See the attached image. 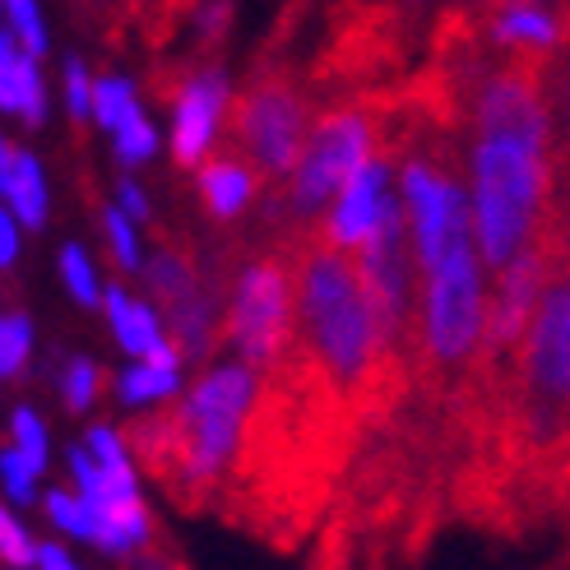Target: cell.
I'll return each mask as SVG.
<instances>
[{"label":"cell","mask_w":570,"mask_h":570,"mask_svg":"<svg viewBox=\"0 0 570 570\" xmlns=\"http://www.w3.org/2000/svg\"><path fill=\"white\" fill-rule=\"evenodd\" d=\"M469 233L488 269L552 233V111L529 61L492 75L473 102Z\"/></svg>","instance_id":"obj_1"},{"label":"cell","mask_w":570,"mask_h":570,"mask_svg":"<svg viewBox=\"0 0 570 570\" xmlns=\"http://www.w3.org/2000/svg\"><path fill=\"white\" fill-rule=\"evenodd\" d=\"M255 394H261V376L250 366L242 362L214 366L209 376H199V385L186 394L177 413L158 422H139L135 445L149 460V469H158L190 501L233 464L246 417L255 409Z\"/></svg>","instance_id":"obj_2"},{"label":"cell","mask_w":570,"mask_h":570,"mask_svg":"<svg viewBox=\"0 0 570 570\" xmlns=\"http://www.w3.org/2000/svg\"><path fill=\"white\" fill-rule=\"evenodd\" d=\"M293 321L306 357L321 366L334 394H357L381 372V344L372 325V306L344 250L316 246L297 269Z\"/></svg>","instance_id":"obj_3"},{"label":"cell","mask_w":570,"mask_h":570,"mask_svg":"<svg viewBox=\"0 0 570 570\" xmlns=\"http://www.w3.org/2000/svg\"><path fill=\"white\" fill-rule=\"evenodd\" d=\"M422 274V353L436 366H464L478 353L482 311H488V278L473 250V233L454 237L441 261Z\"/></svg>","instance_id":"obj_4"},{"label":"cell","mask_w":570,"mask_h":570,"mask_svg":"<svg viewBox=\"0 0 570 570\" xmlns=\"http://www.w3.org/2000/svg\"><path fill=\"white\" fill-rule=\"evenodd\" d=\"M520 376H524V432L538 445H557L566 436V385H570V293L566 278H552L538 297L529 330L520 338Z\"/></svg>","instance_id":"obj_5"},{"label":"cell","mask_w":570,"mask_h":570,"mask_svg":"<svg viewBox=\"0 0 570 570\" xmlns=\"http://www.w3.org/2000/svg\"><path fill=\"white\" fill-rule=\"evenodd\" d=\"M293 334V278L278 261H255L237 278L233 311H227V338L250 372H269L283 357Z\"/></svg>","instance_id":"obj_6"},{"label":"cell","mask_w":570,"mask_h":570,"mask_svg":"<svg viewBox=\"0 0 570 570\" xmlns=\"http://www.w3.org/2000/svg\"><path fill=\"white\" fill-rule=\"evenodd\" d=\"M376 130L362 111H334L316 130H306V145L293 163V209L316 214L338 195L357 167L372 158Z\"/></svg>","instance_id":"obj_7"},{"label":"cell","mask_w":570,"mask_h":570,"mask_svg":"<svg viewBox=\"0 0 570 570\" xmlns=\"http://www.w3.org/2000/svg\"><path fill=\"white\" fill-rule=\"evenodd\" d=\"M552 278H557V237L552 233L529 242L515 261L501 265V283L488 297V311H482V338H478V348H488V362H505L520 348L533 306H538V297H543V288Z\"/></svg>","instance_id":"obj_8"},{"label":"cell","mask_w":570,"mask_h":570,"mask_svg":"<svg viewBox=\"0 0 570 570\" xmlns=\"http://www.w3.org/2000/svg\"><path fill=\"white\" fill-rule=\"evenodd\" d=\"M404 223H409V250L422 269H432L454 237L469 233V195L450 173L432 163L404 167Z\"/></svg>","instance_id":"obj_9"},{"label":"cell","mask_w":570,"mask_h":570,"mask_svg":"<svg viewBox=\"0 0 570 570\" xmlns=\"http://www.w3.org/2000/svg\"><path fill=\"white\" fill-rule=\"evenodd\" d=\"M237 135L246 139L250 158L265 173H293V163L306 145V102L288 79H261L242 98Z\"/></svg>","instance_id":"obj_10"},{"label":"cell","mask_w":570,"mask_h":570,"mask_svg":"<svg viewBox=\"0 0 570 570\" xmlns=\"http://www.w3.org/2000/svg\"><path fill=\"white\" fill-rule=\"evenodd\" d=\"M385 186H390V167L381 158H366L357 173L338 186L330 223H325V246L330 250H357L366 242V233H372V223H376L381 199H385Z\"/></svg>","instance_id":"obj_11"},{"label":"cell","mask_w":570,"mask_h":570,"mask_svg":"<svg viewBox=\"0 0 570 570\" xmlns=\"http://www.w3.org/2000/svg\"><path fill=\"white\" fill-rule=\"evenodd\" d=\"M227 107V79L218 70L195 75L181 98H177V121H173V154L181 167H195L209 154L214 135H218V117Z\"/></svg>","instance_id":"obj_12"},{"label":"cell","mask_w":570,"mask_h":570,"mask_svg":"<svg viewBox=\"0 0 570 570\" xmlns=\"http://www.w3.org/2000/svg\"><path fill=\"white\" fill-rule=\"evenodd\" d=\"M0 107L38 126L47 117V94L38 79V61L10 33H0Z\"/></svg>","instance_id":"obj_13"},{"label":"cell","mask_w":570,"mask_h":570,"mask_svg":"<svg viewBox=\"0 0 570 570\" xmlns=\"http://www.w3.org/2000/svg\"><path fill=\"white\" fill-rule=\"evenodd\" d=\"M492 42L515 51H552L561 42V19L543 0H501L492 14Z\"/></svg>","instance_id":"obj_14"},{"label":"cell","mask_w":570,"mask_h":570,"mask_svg":"<svg viewBox=\"0 0 570 570\" xmlns=\"http://www.w3.org/2000/svg\"><path fill=\"white\" fill-rule=\"evenodd\" d=\"M167 325H173L181 357H205L214 344V330H218V306H214V297L190 288L186 297L167 302Z\"/></svg>","instance_id":"obj_15"},{"label":"cell","mask_w":570,"mask_h":570,"mask_svg":"<svg viewBox=\"0 0 570 570\" xmlns=\"http://www.w3.org/2000/svg\"><path fill=\"white\" fill-rule=\"evenodd\" d=\"M0 195L10 199V214H14L19 227H42L47 223V177H42L33 154L14 149L10 173H6V181H0Z\"/></svg>","instance_id":"obj_16"},{"label":"cell","mask_w":570,"mask_h":570,"mask_svg":"<svg viewBox=\"0 0 570 570\" xmlns=\"http://www.w3.org/2000/svg\"><path fill=\"white\" fill-rule=\"evenodd\" d=\"M199 195H205L214 218H237L255 195V177H250V167L237 163V158H214L205 173H199Z\"/></svg>","instance_id":"obj_17"},{"label":"cell","mask_w":570,"mask_h":570,"mask_svg":"<svg viewBox=\"0 0 570 570\" xmlns=\"http://www.w3.org/2000/svg\"><path fill=\"white\" fill-rule=\"evenodd\" d=\"M107 321H111V330H117V344L130 353V357H145L158 338H163V321H158V311L154 306H145V302H135L130 293H121V288H111L107 297Z\"/></svg>","instance_id":"obj_18"},{"label":"cell","mask_w":570,"mask_h":570,"mask_svg":"<svg viewBox=\"0 0 570 570\" xmlns=\"http://www.w3.org/2000/svg\"><path fill=\"white\" fill-rule=\"evenodd\" d=\"M177 385H181V376H177V372H163V366L135 362L130 372H121L117 394H121V404H158V399L177 394Z\"/></svg>","instance_id":"obj_19"},{"label":"cell","mask_w":570,"mask_h":570,"mask_svg":"<svg viewBox=\"0 0 570 570\" xmlns=\"http://www.w3.org/2000/svg\"><path fill=\"white\" fill-rule=\"evenodd\" d=\"M130 111H139L130 79H98L94 83V98H89V117H98L107 130H117Z\"/></svg>","instance_id":"obj_20"},{"label":"cell","mask_w":570,"mask_h":570,"mask_svg":"<svg viewBox=\"0 0 570 570\" xmlns=\"http://www.w3.org/2000/svg\"><path fill=\"white\" fill-rule=\"evenodd\" d=\"M10 19V38L28 51V56H42L47 51V28H42V10L38 0H0Z\"/></svg>","instance_id":"obj_21"},{"label":"cell","mask_w":570,"mask_h":570,"mask_svg":"<svg viewBox=\"0 0 570 570\" xmlns=\"http://www.w3.org/2000/svg\"><path fill=\"white\" fill-rule=\"evenodd\" d=\"M111 135H117V154H121L126 167L149 163L154 149H158V130L145 121V111H130V117H126L117 130H111Z\"/></svg>","instance_id":"obj_22"},{"label":"cell","mask_w":570,"mask_h":570,"mask_svg":"<svg viewBox=\"0 0 570 570\" xmlns=\"http://www.w3.org/2000/svg\"><path fill=\"white\" fill-rule=\"evenodd\" d=\"M28 353H33V325L28 316H6L0 321V376H19Z\"/></svg>","instance_id":"obj_23"},{"label":"cell","mask_w":570,"mask_h":570,"mask_svg":"<svg viewBox=\"0 0 570 570\" xmlns=\"http://www.w3.org/2000/svg\"><path fill=\"white\" fill-rule=\"evenodd\" d=\"M98 385H102V372L89 362V357H75L61 376V390H66V409L70 413H89L94 399H98Z\"/></svg>","instance_id":"obj_24"},{"label":"cell","mask_w":570,"mask_h":570,"mask_svg":"<svg viewBox=\"0 0 570 570\" xmlns=\"http://www.w3.org/2000/svg\"><path fill=\"white\" fill-rule=\"evenodd\" d=\"M10 436H14V450L42 473V469H47V426H42V417H38L33 409H14Z\"/></svg>","instance_id":"obj_25"},{"label":"cell","mask_w":570,"mask_h":570,"mask_svg":"<svg viewBox=\"0 0 570 570\" xmlns=\"http://www.w3.org/2000/svg\"><path fill=\"white\" fill-rule=\"evenodd\" d=\"M61 278H66V288L75 293V302H79V306H98V302H102L98 274H94L89 255H83L79 246H66V250H61Z\"/></svg>","instance_id":"obj_26"},{"label":"cell","mask_w":570,"mask_h":570,"mask_svg":"<svg viewBox=\"0 0 570 570\" xmlns=\"http://www.w3.org/2000/svg\"><path fill=\"white\" fill-rule=\"evenodd\" d=\"M38 469L23 460V454L10 445V450H0V482H6V497L14 501V505H28L38 497Z\"/></svg>","instance_id":"obj_27"},{"label":"cell","mask_w":570,"mask_h":570,"mask_svg":"<svg viewBox=\"0 0 570 570\" xmlns=\"http://www.w3.org/2000/svg\"><path fill=\"white\" fill-rule=\"evenodd\" d=\"M149 283H154V293L163 302H177V297H186L195 288V269L186 261H177V255H158L154 269H149Z\"/></svg>","instance_id":"obj_28"},{"label":"cell","mask_w":570,"mask_h":570,"mask_svg":"<svg viewBox=\"0 0 570 570\" xmlns=\"http://www.w3.org/2000/svg\"><path fill=\"white\" fill-rule=\"evenodd\" d=\"M33 538H28V529L10 515L6 505H0V561H6L10 570H28L33 566Z\"/></svg>","instance_id":"obj_29"},{"label":"cell","mask_w":570,"mask_h":570,"mask_svg":"<svg viewBox=\"0 0 570 570\" xmlns=\"http://www.w3.org/2000/svg\"><path fill=\"white\" fill-rule=\"evenodd\" d=\"M47 515L51 524L70 538H89V520H83V501L75 492H47Z\"/></svg>","instance_id":"obj_30"},{"label":"cell","mask_w":570,"mask_h":570,"mask_svg":"<svg viewBox=\"0 0 570 570\" xmlns=\"http://www.w3.org/2000/svg\"><path fill=\"white\" fill-rule=\"evenodd\" d=\"M107 246L126 269H139V237H135V223L121 209H107Z\"/></svg>","instance_id":"obj_31"},{"label":"cell","mask_w":570,"mask_h":570,"mask_svg":"<svg viewBox=\"0 0 570 570\" xmlns=\"http://www.w3.org/2000/svg\"><path fill=\"white\" fill-rule=\"evenodd\" d=\"M83 450L94 454V464H98V469H130L126 441L111 432V426H89V441H83Z\"/></svg>","instance_id":"obj_32"},{"label":"cell","mask_w":570,"mask_h":570,"mask_svg":"<svg viewBox=\"0 0 570 570\" xmlns=\"http://www.w3.org/2000/svg\"><path fill=\"white\" fill-rule=\"evenodd\" d=\"M89 98H94V79L79 61H66V102H70V117H89Z\"/></svg>","instance_id":"obj_33"},{"label":"cell","mask_w":570,"mask_h":570,"mask_svg":"<svg viewBox=\"0 0 570 570\" xmlns=\"http://www.w3.org/2000/svg\"><path fill=\"white\" fill-rule=\"evenodd\" d=\"M33 566H38V570H79V561H75L61 543H42V548H33Z\"/></svg>","instance_id":"obj_34"},{"label":"cell","mask_w":570,"mask_h":570,"mask_svg":"<svg viewBox=\"0 0 570 570\" xmlns=\"http://www.w3.org/2000/svg\"><path fill=\"white\" fill-rule=\"evenodd\" d=\"M121 214L130 218V223H145L149 218V199H145V190H139L135 181H121Z\"/></svg>","instance_id":"obj_35"},{"label":"cell","mask_w":570,"mask_h":570,"mask_svg":"<svg viewBox=\"0 0 570 570\" xmlns=\"http://www.w3.org/2000/svg\"><path fill=\"white\" fill-rule=\"evenodd\" d=\"M14 255H19V223H14V214L0 209V269L14 265Z\"/></svg>","instance_id":"obj_36"},{"label":"cell","mask_w":570,"mask_h":570,"mask_svg":"<svg viewBox=\"0 0 570 570\" xmlns=\"http://www.w3.org/2000/svg\"><path fill=\"white\" fill-rule=\"evenodd\" d=\"M10 158H14V145H6V135H0V181L10 173Z\"/></svg>","instance_id":"obj_37"}]
</instances>
